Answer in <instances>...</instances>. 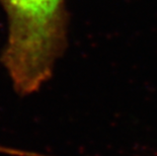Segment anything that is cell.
Returning a JSON list of instances; mask_svg holds the SVG:
<instances>
[{
    "label": "cell",
    "mask_w": 157,
    "mask_h": 156,
    "mask_svg": "<svg viewBox=\"0 0 157 156\" xmlns=\"http://www.w3.org/2000/svg\"><path fill=\"white\" fill-rule=\"evenodd\" d=\"M8 16L2 61L19 95L38 91L51 78L67 44L65 0H0Z\"/></svg>",
    "instance_id": "obj_1"
}]
</instances>
